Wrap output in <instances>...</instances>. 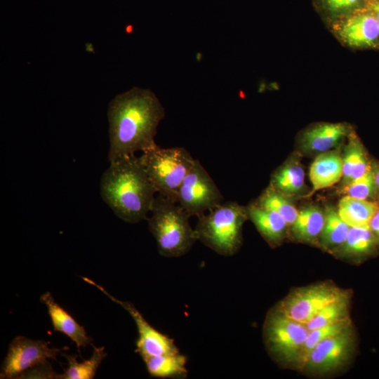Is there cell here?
I'll return each instance as SVG.
<instances>
[{"label":"cell","instance_id":"cell-1","mask_svg":"<svg viewBox=\"0 0 379 379\" xmlns=\"http://www.w3.org/2000/svg\"><path fill=\"white\" fill-rule=\"evenodd\" d=\"M164 115L163 106L149 89L135 87L117 95L107 111L109 162L156 146L157 128Z\"/></svg>","mask_w":379,"mask_h":379},{"label":"cell","instance_id":"cell-2","mask_svg":"<svg viewBox=\"0 0 379 379\" xmlns=\"http://www.w3.org/2000/svg\"><path fill=\"white\" fill-rule=\"evenodd\" d=\"M100 192L113 213L128 223L147 220L157 193L140 157L135 155L109 163L101 176Z\"/></svg>","mask_w":379,"mask_h":379},{"label":"cell","instance_id":"cell-3","mask_svg":"<svg viewBox=\"0 0 379 379\" xmlns=\"http://www.w3.org/2000/svg\"><path fill=\"white\" fill-rule=\"evenodd\" d=\"M149 213V230L160 255L178 258L190 251L197 239L189 222L190 216L179 204L158 194Z\"/></svg>","mask_w":379,"mask_h":379},{"label":"cell","instance_id":"cell-4","mask_svg":"<svg viewBox=\"0 0 379 379\" xmlns=\"http://www.w3.org/2000/svg\"><path fill=\"white\" fill-rule=\"evenodd\" d=\"M247 218L246 207L223 202L198 217L197 239L218 254L233 255L241 246L242 226Z\"/></svg>","mask_w":379,"mask_h":379},{"label":"cell","instance_id":"cell-5","mask_svg":"<svg viewBox=\"0 0 379 379\" xmlns=\"http://www.w3.org/2000/svg\"><path fill=\"white\" fill-rule=\"evenodd\" d=\"M157 192L176 203L180 186L195 159L185 148L157 145L140 157Z\"/></svg>","mask_w":379,"mask_h":379},{"label":"cell","instance_id":"cell-6","mask_svg":"<svg viewBox=\"0 0 379 379\" xmlns=\"http://www.w3.org/2000/svg\"><path fill=\"white\" fill-rule=\"evenodd\" d=\"M263 331L270 354L281 363L296 365L310 331L306 325L274 308L267 317Z\"/></svg>","mask_w":379,"mask_h":379},{"label":"cell","instance_id":"cell-7","mask_svg":"<svg viewBox=\"0 0 379 379\" xmlns=\"http://www.w3.org/2000/svg\"><path fill=\"white\" fill-rule=\"evenodd\" d=\"M67 350L68 347H51L50 343L44 340L16 336L8 346L1 367L0 378H20L26 372L48 363V360L57 361V356Z\"/></svg>","mask_w":379,"mask_h":379},{"label":"cell","instance_id":"cell-8","mask_svg":"<svg viewBox=\"0 0 379 379\" xmlns=\"http://www.w3.org/2000/svg\"><path fill=\"white\" fill-rule=\"evenodd\" d=\"M224 197L200 161L194 164L182 182L176 203L191 217L206 213L224 201Z\"/></svg>","mask_w":379,"mask_h":379},{"label":"cell","instance_id":"cell-9","mask_svg":"<svg viewBox=\"0 0 379 379\" xmlns=\"http://www.w3.org/2000/svg\"><path fill=\"white\" fill-rule=\"evenodd\" d=\"M348 295L330 283H321L297 288L274 308L284 316L307 324L329 303Z\"/></svg>","mask_w":379,"mask_h":379},{"label":"cell","instance_id":"cell-10","mask_svg":"<svg viewBox=\"0 0 379 379\" xmlns=\"http://www.w3.org/2000/svg\"><path fill=\"white\" fill-rule=\"evenodd\" d=\"M82 279L86 283L99 289L111 300L121 306L133 319L138 333L135 351L142 359L150 356L179 352L173 340L150 325L131 302L118 300L102 286L88 277H83Z\"/></svg>","mask_w":379,"mask_h":379},{"label":"cell","instance_id":"cell-11","mask_svg":"<svg viewBox=\"0 0 379 379\" xmlns=\"http://www.w3.org/2000/svg\"><path fill=\"white\" fill-rule=\"evenodd\" d=\"M352 328L320 342L310 352L301 370L326 373L345 365L353 350Z\"/></svg>","mask_w":379,"mask_h":379},{"label":"cell","instance_id":"cell-12","mask_svg":"<svg viewBox=\"0 0 379 379\" xmlns=\"http://www.w3.org/2000/svg\"><path fill=\"white\" fill-rule=\"evenodd\" d=\"M336 31L341 40L352 48H374L379 44V25L373 13L353 15L338 25Z\"/></svg>","mask_w":379,"mask_h":379},{"label":"cell","instance_id":"cell-13","mask_svg":"<svg viewBox=\"0 0 379 379\" xmlns=\"http://www.w3.org/2000/svg\"><path fill=\"white\" fill-rule=\"evenodd\" d=\"M40 300L47 307L54 331L60 332L70 338L79 352L81 347L92 344L93 338L87 334L84 326L55 302L50 292L44 293Z\"/></svg>","mask_w":379,"mask_h":379},{"label":"cell","instance_id":"cell-14","mask_svg":"<svg viewBox=\"0 0 379 379\" xmlns=\"http://www.w3.org/2000/svg\"><path fill=\"white\" fill-rule=\"evenodd\" d=\"M343 177V159L337 152H330L319 156L310 169L312 191L307 195L328 187L338 182Z\"/></svg>","mask_w":379,"mask_h":379},{"label":"cell","instance_id":"cell-15","mask_svg":"<svg viewBox=\"0 0 379 379\" xmlns=\"http://www.w3.org/2000/svg\"><path fill=\"white\" fill-rule=\"evenodd\" d=\"M348 127L341 123L322 124L315 126L304 133L302 147L310 152H324L335 146L347 135Z\"/></svg>","mask_w":379,"mask_h":379},{"label":"cell","instance_id":"cell-16","mask_svg":"<svg viewBox=\"0 0 379 379\" xmlns=\"http://www.w3.org/2000/svg\"><path fill=\"white\" fill-rule=\"evenodd\" d=\"M246 209L248 218L270 244L276 245L281 241L288 225L279 214L255 203L246 206Z\"/></svg>","mask_w":379,"mask_h":379},{"label":"cell","instance_id":"cell-17","mask_svg":"<svg viewBox=\"0 0 379 379\" xmlns=\"http://www.w3.org/2000/svg\"><path fill=\"white\" fill-rule=\"evenodd\" d=\"M149 374L162 378H183L187 374V358L180 352L142 358Z\"/></svg>","mask_w":379,"mask_h":379},{"label":"cell","instance_id":"cell-18","mask_svg":"<svg viewBox=\"0 0 379 379\" xmlns=\"http://www.w3.org/2000/svg\"><path fill=\"white\" fill-rule=\"evenodd\" d=\"M378 208L375 202L347 195L339 201L338 213L350 227H361L369 225Z\"/></svg>","mask_w":379,"mask_h":379},{"label":"cell","instance_id":"cell-19","mask_svg":"<svg viewBox=\"0 0 379 379\" xmlns=\"http://www.w3.org/2000/svg\"><path fill=\"white\" fill-rule=\"evenodd\" d=\"M343 159V178L345 184L364 175L371 167L359 139L350 135Z\"/></svg>","mask_w":379,"mask_h":379},{"label":"cell","instance_id":"cell-20","mask_svg":"<svg viewBox=\"0 0 379 379\" xmlns=\"http://www.w3.org/2000/svg\"><path fill=\"white\" fill-rule=\"evenodd\" d=\"M61 355L66 358L67 367L63 373L59 374V379H92L94 378L100 364L107 357V353L105 347L93 345L92 356L82 362L77 361V356L75 354L62 352Z\"/></svg>","mask_w":379,"mask_h":379},{"label":"cell","instance_id":"cell-21","mask_svg":"<svg viewBox=\"0 0 379 379\" xmlns=\"http://www.w3.org/2000/svg\"><path fill=\"white\" fill-rule=\"evenodd\" d=\"M305 185V173L298 162H287L272 175L270 185L275 190L286 195L298 194Z\"/></svg>","mask_w":379,"mask_h":379},{"label":"cell","instance_id":"cell-22","mask_svg":"<svg viewBox=\"0 0 379 379\" xmlns=\"http://www.w3.org/2000/svg\"><path fill=\"white\" fill-rule=\"evenodd\" d=\"M324 214L314 206L306 207L298 212L292 225L295 236L304 241H313L321 235L324 225Z\"/></svg>","mask_w":379,"mask_h":379},{"label":"cell","instance_id":"cell-23","mask_svg":"<svg viewBox=\"0 0 379 379\" xmlns=\"http://www.w3.org/2000/svg\"><path fill=\"white\" fill-rule=\"evenodd\" d=\"M324 225L321 233V240L326 248L343 245L350 227L340 217L338 211L327 207L324 213Z\"/></svg>","mask_w":379,"mask_h":379},{"label":"cell","instance_id":"cell-24","mask_svg":"<svg viewBox=\"0 0 379 379\" xmlns=\"http://www.w3.org/2000/svg\"><path fill=\"white\" fill-rule=\"evenodd\" d=\"M254 203L279 214L287 225H292L298 217V211L286 198V196L270 186Z\"/></svg>","mask_w":379,"mask_h":379},{"label":"cell","instance_id":"cell-25","mask_svg":"<svg viewBox=\"0 0 379 379\" xmlns=\"http://www.w3.org/2000/svg\"><path fill=\"white\" fill-rule=\"evenodd\" d=\"M350 327H352L350 321L349 319H347L343 321L310 330L302 348L299 359L296 364L297 367L302 369L310 352L320 342L331 336L340 333Z\"/></svg>","mask_w":379,"mask_h":379},{"label":"cell","instance_id":"cell-26","mask_svg":"<svg viewBox=\"0 0 379 379\" xmlns=\"http://www.w3.org/2000/svg\"><path fill=\"white\" fill-rule=\"evenodd\" d=\"M350 297L346 295L322 308L305 324L309 331L349 319Z\"/></svg>","mask_w":379,"mask_h":379},{"label":"cell","instance_id":"cell-27","mask_svg":"<svg viewBox=\"0 0 379 379\" xmlns=\"http://www.w3.org/2000/svg\"><path fill=\"white\" fill-rule=\"evenodd\" d=\"M374 241V234L369 225L350 227L343 249L347 254H364L371 250Z\"/></svg>","mask_w":379,"mask_h":379},{"label":"cell","instance_id":"cell-28","mask_svg":"<svg viewBox=\"0 0 379 379\" xmlns=\"http://www.w3.org/2000/svg\"><path fill=\"white\" fill-rule=\"evenodd\" d=\"M375 186L374 171L370 167L364 175L347 183L343 190L348 196L366 199L372 194Z\"/></svg>","mask_w":379,"mask_h":379},{"label":"cell","instance_id":"cell-29","mask_svg":"<svg viewBox=\"0 0 379 379\" xmlns=\"http://www.w3.org/2000/svg\"><path fill=\"white\" fill-rule=\"evenodd\" d=\"M326 7L333 13H343L357 7L361 0H322Z\"/></svg>","mask_w":379,"mask_h":379},{"label":"cell","instance_id":"cell-30","mask_svg":"<svg viewBox=\"0 0 379 379\" xmlns=\"http://www.w3.org/2000/svg\"><path fill=\"white\" fill-rule=\"evenodd\" d=\"M369 227L373 234L379 240V208L371 218L369 222Z\"/></svg>","mask_w":379,"mask_h":379},{"label":"cell","instance_id":"cell-31","mask_svg":"<svg viewBox=\"0 0 379 379\" xmlns=\"http://www.w3.org/2000/svg\"><path fill=\"white\" fill-rule=\"evenodd\" d=\"M372 10L379 25V0L373 4Z\"/></svg>","mask_w":379,"mask_h":379},{"label":"cell","instance_id":"cell-32","mask_svg":"<svg viewBox=\"0 0 379 379\" xmlns=\"http://www.w3.org/2000/svg\"><path fill=\"white\" fill-rule=\"evenodd\" d=\"M375 185L379 190V168L377 171H374Z\"/></svg>","mask_w":379,"mask_h":379}]
</instances>
